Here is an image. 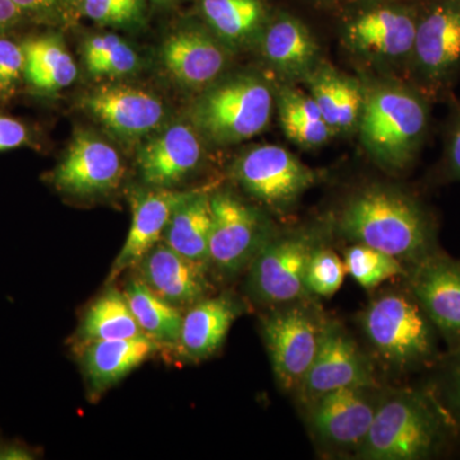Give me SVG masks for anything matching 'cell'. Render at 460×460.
I'll return each instance as SVG.
<instances>
[{
  "label": "cell",
  "instance_id": "obj_8",
  "mask_svg": "<svg viewBox=\"0 0 460 460\" xmlns=\"http://www.w3.org/2000/svg\"><path fill=\"white\" fill-rule=\"evenodd\" d=\"M275 376L286 389L299 387L319 352L326 323L307 308L290 307L263 320Z\"/></svg>",
  "mask_w": 460,
  "mask_h": 460
},
{
  "label": "cell",
  "instance_id": "obj_26",
  "mask_svg": "<svg viewBox=\"0 0 460 460\" xmlns=\"http://www.w3.org/2000/svg\"><path fill=\"white\" fill-rule=\"evenodd\" d=\"M211 223L210 198L195 192L172 214L163 242L181 256L206 266L210 263Z\"/></svg>",
  "mask_w": 460,
  "mask_h": 460
},
{
  "label": "cell",
  "instance_id": "obj_5",
  "mask_svg": "<svg viewBox=\"0 0 460 460\" xmlns=\"http://www.w3.org/2000/svg\"><path fill=\"white\" fill-rule=\"evenodd\" d=\"M414 86L443 98L460 72V0H422L410 66Z\"/></svg>",
  "mask_w": 460,
  "mask_h": 460
},
{
  "label": "cell",
  "instance_id": "obj_36",
  "mask_svg": "<svg viewBox=\"0 0 460 460\" xmlns=\"http://www.w3.org/2000/svg\"><path fill=\"white\" fill-rule=\"evenodd\" d=\"M443 165L450 180L460 181V107L447 124Z\"/></svg>",
  "mask_w": 460,
  "mask_h": 460
},
{
  "label": "cell",
  "instance_id": "obj_22",
  "mask_svg": "<svg viewBox=\"0 0 460 460\" xmlns=\"http://www.w3.org/2000/svg\"><path fill=\"white\" fill-rule=\"evenodd\" d=\"M159 348L160 343L146 335L86 343L83 353V367L91 390L100 394L114 386L147 361Z\"/></svg>",
  "mask_w": 460,
  "mask_h": 460
},
{
  "label": "cell",
  "instance_id": "obj_31",
  "mask_svg": "<svg viewBox=\"0 0 460 460\" xmlns=\"http://www.w3.org/2000/svg\"><path fill=\"white\" fill-rule=\"evenodd\" d=\"M344 263L348 274L366 289L380 286L405 271L401 260L361 243L347 250Z\"/></svg>",
  "mask_w": 460,
  "mask_h": 460
},
{
  "label": "cell",
  "instance_id": "obj_33",
  "mask_svg": "<svg viewBox=\"0 0 460 460\" xmlns=\"http://www.w3.org/2000/svg\"><path fill=\"white\" fill-rule=\"evenodd\" d=\"M84 14L100 25L131 26L140 22L144 0H83Z\"/></svg>",
  "mask_w": 460,
  "mask_h": 460
},
{
  "label": "cell",
  "instance_id": "obj_3",
  "mask_svg": "<svg viewBox=\"0 0 460 460\" xmlns=\"http://www.w3.org/2000/svg\"><path fill=\"white\" fill-rule=\"evenodd\" d=\"M274 95L268 81L243 74L219 78L190 109L192 126L217 145L239 144L261 133L271 120Z\"/></svg>",
  "mask_w": 460,
  "mask_h": 460
},
{
  "label": "cell",
  "instance_id": "obj_11",
  "mask_svg": "<svg viewBox=\"0 0 460 460\" xmlns=\"http://www.w3.org/2000/svg\"><path fill=\"white\" fill-rule=\"evenodd\" d=\"M411 290L435 329L460 349V263L434 251L413 263Z\"/></svg>",
  "mask_w": 460,
  "mask_h": 460
},
{
  "label": "cell",
  "instance_id": "obj_18",
  "mask_svg": "<svg viewBox=\"0 0 460 460\" xmlns=\"http://www.w3.org/2000/svg\"><path fill=\"white\" fill-rule=\"evenodd\" d=\"M193 193L153 187L133 195L131 228L111 266L109 283H113L127 269L135 268L148 251L162 242L172 214Z\"/></svg>",
  "mask_w": 460,
  "mask_h": 460
},
{
  "label": "cell",
  "instance_id": "obj_40",
  "mask_svg": "<svg viewBox=\"0 0 460 460\" xmlns=\"http://www.w3.org/2000/svg\"><path fill=\"white\" fill-rule=\"evenodd\" d=\"M26 18V14L11 0H0V35L11 31Z\"/></svg>",
  "mask_w": 460,
  "mask_h": 460
},
{
  "label": "cell",
  "instance_id": "obj_6",
  "mask_svg": "<svg viewBox=\"0 0 460 460\" xmlns=\"http://www.w3.org/2000/svg\"><path fill=\"white\" fill-rule=\"evenodd\" d=\"M362 325L375 349L396 366L413 367L435 357L438 330L414 296L392 293L375 299Z\"/></svg>",
  "mask_w": 460,
  "mask_h": 460
},
{
  "label": "cell",
  "instance_id": "obj_1",
  "mask_svg": "<svg viewBox=\"0 0 460 460\" xmlns=\"http://www.w3.org/2000/svg\"><path fill=\"white\" fill-rule=\"evenodd\" d=\"M339 228L345 237L375 250L417 262L434 252L431 215L416 199L401 190L372 187L344 206Z\"/></svg>",
  "mask_w": 460,
  "mask_h": 460
},
{
  "label": "cell",
  "instance_id": "obj_24",
  "mask_svg": "<svg viewBox=\"0 0 460 460\" xmlns=\"http://www.w3.org/2000/svg\"><path fill=\"white\" fill-rule=\"evenodd\" d=\"M237 310L226 296L202 299L190 305L181 321L180 345L181 353L190 359L213 356L226 341Z\"/></svg>",
  "mask_w": 460,
  "mask_h": 460
},
{
  "label": "cell",
  "instance_id": "obj_4",
  "mask_svg": "<svg viewBox=\"0 0 460 460\" xmlns=\"http://www.w3.org/2000/svg\"><path fill=\"white\" fill-rule=\"evenodd\" d=\"M447 416L423 395L407 393L377 408L359 454L366 459L428 458L443 443Z\"/></svg>",
  "mask_w": 460,
  "mask_h": 460
},
{
  "label": "cell",
  "instance_id": "obj_13",
  "mask_svg": "<svg viewBox=\"0 0 460 460\" xmlns=\"http://www.w3.org/2000/svg\"><path fill=\"white\" fill-rule=\"evenodd\" d=\"M210 263L234 274L255 256L261 239L259 215L229 193L211 196Z\"/></svg>",
  "mask_w": 460,
  "mask_h": 460
},
{
  "label": "cell",
  "instance_id": "obj_2",
  "mask_svg": "<svg viewBox=\"0 0 460 460\" xmlns=\"http://www.w3.org/2000/svg\"><path fill=\"white\" fill-rule=\"evenodd\" d=\"M429 127V99L416 86L381 84L365 91L358 127L368 155L389 171H404L419 156Z\"/></svg>",
  "mask_w": 460,
  "mask_h": 460
},
{
  "label": "cell",
  "instance_id": "obj_41",
  "mask_svg": "<svg viewBox=\"0 0 460 460\" xmlns=\"http://www.w3.org/2000/svg\"><path fill=\"white\" fill-rule=\"evenodd\" d=\"M30 458H31V456H30V454L25 452V450L21 449V447H4V449L0 450V459L23 460Z\"/></svg>",
  "mask_w": 460,
  "mask_h": 460
},
{
  "label": "cell",
  "instance_id": "obj_34",
  "mask_svg": "<svg viewBox=\"0 0 460 460\" xmlns=\"http://www.w3.org/2000/svg\"><path fill=\"white\" fill-rule=\"evenodd\" d=\"M0 35V100H8L25 80V51L22 42Z\"/></svg>",
  "mask_w": 460,
  "mask_h": 460
},
{
  "label": "cell",
  "instance_id": "obj_35",
  "mask_svg": "<svg viewBox=\"0 0 460 460\" xmlns=\"http://www.w3.org/2000/svg\"><path fill=\"white\" fill-rule=\"evenodd\" d=\"M281 128L290 141L305 148H316L328 144L337 135L325 120L279 118Z\"/></svg>",
  "mask_w": 460,
  "mask_h": 460
},
{
  "label": "cell",
  "instance_id": "obj_7",
  "mask_svg": "<svg viewBox=\"0 0 460 460\" xmlns=\"http://www.w3.org/2000/svg\"><path fill=\"white\" fill-rule=\"evenodd\" d=\"M420 7V2H414L365 9L345 25V44L366 59L408 66Z\"/></svg>",
  "mask_w": 460,
  "mask_h": 460
},
{
  "label": "cell",
  "instance_id": "obj_42",
  "mask_svg": "<svg viewBox=\"0 0 460 460\" xmlns=\"http://www.w3.org/2000/svg\"><path fill=\"white\" fill-rule=\"evenodd\" d=\"M416 2H422V0H416Z\"/></svg>",
  "mask_w": 460,
  "mask_h": 460
},
{
  "label": "cell",
  "instance_id": "obj_16",
  "mask_svg": "<svg viewBox=\"0 0 460 460\" xmlns=\"http://www.w3.org/2000/svg\"><path fill=\"white\" fill-rule=\"evenodd\" d=\"M374 385L370 366L352 339L326 323L316 358L299 385L305 398L314 401L344 387L368 389Z\"/></svg>",
  "mask_w": 460,
  "mask_h": 460
},
{
  "label": "cell",
  "instance_id": "obj_17",
  "mask_svg": "<svg viewBox=\"0 0 460 460\" xmlns=\"http://www.w3.org/2000/svg\"><path fill=\"white\" fill-rule=\"evenodd\" d=\"M199 136L198 129L187 123L171 124L157 132L137 154L145 183L171 189L190 177L204 157Z\"/></svg>",
  "mask_w": 460,
  "mask_h": 460
},
{
  "label": "cell",
  "instance_id": "obj_32",
  "mask_svg": "<svg viewBox=\"0 0 460 460\" xmlns=\"http://www.w3.org/2000/svg\"><path fill=\"white\" fill-rule=\"evenodd\" d=\"M347 268L332 251L314 250L305 272V289L321 296L335 295L344 283Z\"/></svg>",
  "mask_w": 460,
  "mask_h": 460
},
{
  "label": "cell",
  "instance_id": "obj_37",
  "mask_svg": "<svg viewBox=\"0 0 460 460\" xmlns=\"http://www.w3.org/2000/svg\"><path fill=\"white\" fill-rule=\"evenodd\" d=\"M33 136L29 127L16 118L0 114V151L31 146Z\"/></svg>",
  "mask_w": 460,
  "mask_h": 460
},
{
  "label": "cell",
  "instance_id": "obj_38",
  "mask_svg": "<svg viewBox=\"0 0 460 460\" xmlns=\"http://www.w3.org/2000/svg\"><path fill=\"white\" fill-rule=\"evenodd\" d=\"M447 399L450 414L460 423V354L453 363L447 381Z\"/></svg>",
  "mask_w": 460,
  "mask_h": 460
},
{
  "label": "cell",
  "instance_id": "obj_23",
  "mask_svg": "<svg viewBox=\"0 0 460 460\" xmlns=\"http://www.w3.org/2000/svg\"><path fill=\"white\" fill-rule=\"evenodd\" d=\"M305 80L323 120L335 133L353 131L358 127L365 90L357 81L338 74L332 66L320 65Z\"/></svg>",
  "mask_w": 460,
  "mask_h": 460
},
{
  "label": "cell",
  "instance_id": "obj_15",
  "mask_svg": "<svg viewBox=\"0 0 460 460\" xmlns=\"http://www.w3.org/2000/svg\"><path fill=\"white\" fill-rule=\"evenodd\" d=\"M160 57L168 74L190 90L208 89L222 77L229 63L228 47L217 36L196 27L168 36Z\"/></svg>",
  "mask_w": 460,
  "mask_h": 460
},
{
  "label": "cell",
  "instance_id": "obj_12",
  "mask_svg": "<svg viewBox=\"0 0 460 460\" xmlns=\"http://www.w3.org/2000/svg\"><path fill=\"white\" fill-rule=\"evenodd\" d=\"M316 248L305 237L278 239L257 253L251 270L253 292L266 304H286L307 292L305 272Z\"/></svg>",
  "mask_w": 460,
  "mask_h": 460
},
{
  "label": "cell",
  "instance_id": "obj_30",
  "mask_svg": "<svg viewBox=\"0 0 460 460\" xmlns=\"http://www.w3.org/2000/svg\"><path fill=\"white\" fill-rule=\"evenodd\" d=\"M84 65L93 77L120 78L138 66L137 53L115 35L90 38L84 47Z\"/></svg>",
  "mask_w": 460,
  "mask_h": 460
},
{
  "label": "cell",
  "instance_id": "obj_20",
  "mask_svg": "<svg viewBox=\"0 0 460 460\" xmlns=\"http://www.w3.org/2000/svg\"><path fill=\"white\" fill-rule=\"evenodd\" d=\"M363 392L344 387L314 399L311 419L321 438L337 447H361L376 413Z\"/></svg>",
  "mask_w": 460,
  "mask_h": 460
},
{
  "label": "cell",
  "instance_id": "obj_21",
  "mask_svg": "<svg viewBox=\"0 0 460 460\" xmlns=\"http://www.w3.org/2000/svg\"><path fill=\"white\" fill-rule=\"evenodd\" d=\"M262 57L287 78H305L319 65V45L304 22L289 14L275 17L260 33Z\"/></svg>",
  "mask_w": 460,
  "mask_h": 460
},
{
  "label": "cell",
  "instance_id": "obj_29",
  "mask_svg": "<svg viewBox=\"0 0 460 460\" xmlns=\"http://www.w3.org/2000/svg\"><path fill=\"white\" fill-rule=\"evenodd\" d=\"M78 335L84 343L131 339L145 335L123 292L111 287L91 305ZM147 337V335H146Z\"/></svg>",
  "mask_w": 460,
  "mask_h": 460
},
{
  "label": "cell",
  "instance_id": "obj_39",
  "mask_svg": "<svg viewBox=\"0 0 460 460\" xmlns=\"http://www.w3.org/2000/svg\"><path fill=\"white\" fill-rule=\"evenodd\" d=\"M27 18H42L49 16L59 4L60 0H11Z\"/></svg>",
  "mask_w": 460,
  "mask_h": 460
},
{
  "label": "cell",
  "instance_id": "obj_25",
  "mask_svg": "<svg viewBox=\"0 0 460 460\" xmlns=\"http://www.w3.org/2000/svg\"><path fill=\"white\" fill-rule=\"evenodd\" d=\"M25 81L32 90L53 93L77 78V66L59 36H32L22 41Z\"/></svg>",
  "mask_w": 460,
  "mask_h": 460
},
{
  "label": "cell",
  "instance_id": "obj_27",
  "mask_svg": "<svg viewBox=\"0 0 460 460\" xmlns=\"http://www.w3.org/2000/svg\"><path fill=\"white\" fill-rule=\"evenodd\" d=\"M199 7L224 44H243L262 31L265 9L260 0H201Z\"/></svg>",
  "mask_w": 460,
  "mask_h": 460
},
{
  "label": "cell",
  "instance_id": "obj_9",
  "mask_svg": "<svg viewBox=\"0 0 460 460\" xmlns=\"http://www.w3.org/2000/svg\"><path fill=\"white\" fill-rule=\"evenodd\" d=\"M235 177L253 198L277 208L292 204L317 178L316 172L278 145L246 151L235 165Z\"/></svg>",
  "mask_w": 460,
  "mask_h": 460
},
{
  "label": "cell",
  "instance_id": "obj_28",
  "mask_svg": "<svg viewBox=\"0 0 460 460\" xmlns=\"http://www.w3.org/2000/svg\"><path fill=\"white\" fill-rule=\"evenodd\" d=\"M123 293L145 335L160 344L180 343L181 308L163 301L138 278L129 280Z\"/></svg>",
  "mask_w": 460,
  "mask_h": 460
},
{
  "label": "cell",
  "instance_id": "obj_10",
  "mask_svg": "<svg viewBox=\"0 0 460 460\" xmlns=\"http://www.w3.org/2000/svg\"><path fill=\"white\" fill-rule=\"evenodd\" d=\"M123 174L119 153L107 141L81 132L54 169L51 181L66 195L90 198L117 189Z\"/></svg>",
  "mask_w": 460,
  "mask_h": 460
},
{
  "label": "cell",
  "instance_id": "obj_19",
  "mask_svg": "<svg viewBox=\"0 0 460 460\" xmlns=\"http://www.w3.org/2000/svg\"><path fill=\"white\" fill-rule=\"evenodd\" d=\"M135 268L138 279L163 301L181 310L202 301L208 293L206 266L181 256L164 242L148 251Z\"/></svg>",
  "mask_w": 460,
  "mask_h": 460
},
{
  "label": "cell",
  "instance_id": "obj_14",
  "mask_svg": "<svg viewBox=\"0 0 460 460\" xmlns=\"http://www.w3.org/2000/svg\"><path fill=\"white\" fill-rule=\"evenodd\" d=\"M84 105L109 132L128 142L157 131L166 114L155 95L123 84H107L91 91Z\"/></svg>",
  "mask_w": 460,
  "mask_h": 460
}]
</instances>
